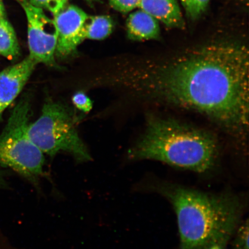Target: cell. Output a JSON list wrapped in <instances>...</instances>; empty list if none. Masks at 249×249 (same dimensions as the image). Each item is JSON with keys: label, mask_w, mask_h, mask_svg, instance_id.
Here are the masks:
<instances>
[{"label": "cell", "mask_w": 249, "mask_h": 249, "mask_svg": "<svg viewBox=\"0 0 249 249\" xmlns=\"http://www.w3.org/2000/svg\"><path fill=\"white\" fill-rule=\"evenodd\" d=\"M127 83L143 100L197 112L235 138L249 126V50L217 40L161 59L140 62Z\"/></svg>", "instance_id": "obj_1"}, {"label": "cell", "mask_w": 249, "mask_h": 249, "mask_svg": "<svg viewBox=\"0 0 249 249\" xmlns=\"http://www.w3.org/2000/svg\"><path fill=\"white\" fill-rule=\"evenodd\" d=\"M217 152V140L212 134L172 118L149 114L144 132L128 157L204 173L213 166Z\"/></svg>", "instance_id": "obj_2"}, {"label": "cell", "mask_w": 249, "mask_h": 249, "mask_svg": "<svg viewBox=\"0 0 249 249\" xmlns=\"http://www.w3.org/2000/svg\"><path fill=\"white\" fill-rule=\"evenodd\" d=\"M164 191L176 211L182 249L222 247L231 237L240 217L235 199L181 187Z\"/></svg>", "instance_id": "obj_3"}, {"label": "cell", "mask_w": 249, "mask_h": 249, "mask_svg": "<svg viewBox=\"0 0 249 249\" xmlns=\"http://www.w3.org/2000/svg\"><path fill=\"white\" fill-rule=\"evenodd\" d=\"M30 111V101L27 96L12 111L0 135V166L10 168L39 191L45 156L28 134Z\"/></svg>", "instance_id": "obj_4"}, {"label": "cell", "mask_w": 249, "mask_h": 249, "mask_svg": "<svg viewBox=\"0 0 249 249\" xmlns=\"http://www.w3.org/2000/svg\"><path fill=\"white\" fill-rule=\"evenodd\" d=\"M30 138L43 154L52 157L67 152L77 162H87L91 157L80 139L73 117L63 105L49 101L43 106L41 116L29 124Z\"/></svg>", "instance_id": "obj_5"}, {"label": "cell", "mask_w": 249, "mask_h": 249, "mask_svg": "<svg viewBox=\"0 0 249 249\" xmlns=\"http://www.w3.org/2000/svg\"><path fill=\"white\" fill-rule=\"evenodd\" d=\"M18 1L27 18L30 57L38 64L57 67L54 55L58 34L54 20L46 16L42 9L31 4L27 0Z\"/></svg>", "instance_id": "obj_6"}, {"label": "cell", "mask_w": 249, "mask_h": 249, "mask_svg": "<svg viewBox=\"0 0 249 249\" xmlns=\"http://www.w3.org/2000/svg\"><path fill=\"white\" fill-rule=\"evenodd\" d=\"M87 17L82 9L67 4L54 15L58 34L55 53L58 57L64 58L73 54L85 39V24Z\"/></svg>", "instance_id": "obj_7"}, {"label": "cell", "mask_w": 249, "mask_h": 249, "mask_svg": "<svg viewBox=\"0 0 249 249\" xmlns=\"http://www.w3.org/2000/svg\"><path fill=\"white\" fill-rule=\"evenodd\" d=\"M38 64L29 56L0 72V117L22 91Z\"/></svg>", "instance_id": "obj_8"}, {"label": "cell", "mask_w": 249, "mask_h": 249, "mask_svg": "<svg viewBox=\"0 0 249 249\" xmlns=\"http://www.w3.org/2000/svg\"><path fill=\"white\" fill-rule=\"evenodd\" d=\"M139 7L167 27H185V21L177 0H140Z\"/></svg>", "instance_id": "obj_9"}, {"label": "cell", "mask_w": 249, "mask_h": 249, "mask_svg": "<svg viewBox=\"0 0 249 249\" xmlns=\"http://www.w3.org/2000/svg\"><path fill=\"white\" fill-rule=\"evenodd\" d=\"M126 26L127 36L130 39L142 41L158 39L160 37L158 20L142 9L129 15Z\"/></svg>", "instance_id": "obj_10"}, {"label": "cell", "mask_w": 249, "mask_h": 249, "mask_svg": "<svg viewBox=\"0 0 249 249\" xmlns=\"http://www.w3.org/2000/svg\"><path fill=\"white\" fill-rule=\"evenodd\" d=\"M114 29V21L108 16L88 15L85 24V39L101 40L107 38Z\"/></svg>", "instance_id": "obj_11"}, {"label": "cell", "mask_w": 249, "mask_h": 249, "mask_svg": "<svg viewBox=\"0 0 249 249\" xmlns=\"http://www.w3.org/2000/svg\"><path fill=\"white\" fill-rule=\"evenodd\" d=\"M19 52L13 27L5 17L0 18V55L12 60L18 57Z\"/></svg>", "instance_id": "obj_12"}, {"label": "cell", "mask_w": 249, "mask_h": 249, "mask_svg": "<svg viewBox=\"0 0 249 249\" xmlns=\"http://www.w3.org/2000/svg\"><path fill=\"white\" fill-rule=\"evenodd\" d=\"M210 0H180L187 17L192 20L197 19L204 13Z\"/></svg>", "instance_id": "obj_13"}, {"label": "cell", "mask_w": 249, "mask_h": 249, "mask_svg": "<svg viewBox=\"0 0 249 249\" xmlns=\"http://www.w3.org/2000/svg\"><path fill=\"white\" fill-rule=\"evenodd\" d=\"M28 1L37 8L49 10L53 15L57 13L67 2L64 0H28Z\"/></svg>", "instance_id": "obj_14"}, {"label": "cell", "mask_w": 249, "mask_h": 249, "mask_svg": "<svg viewBox=\"0 0 249 249\" xmlns=\"http://www.w3.org/2000/svg\"><path fill=\"white\" fill-rule=\"evenodd\" d=\"M140 0H109L115 10L126 13L139 7Z\"/></svg>", "instance_id": "obj_15"}, {"label": "cell", "mask_w": 249, "mask_h": 249, "mask_svg": "<svg viewBox=\"0 0 249 249\" xmlns=\"http://www.w3.org/2000/svg\"><path fill=\"white\" fill-rule=\"evenodd\" d=\"M73 104L79 110L84 112H89L91 110L92 103L85 93L78 92L72 98Z\"/></svg>", "instance_id": "obj_16"}, {"label": "cell", "mask_w": 249, "mask_h": 249, "mask_svg": "<svg viewBox=\"0 0 249 249\" xmlns=\"http://www.w3.org/2000/svg\"><path fill=\"white\" fill-rule=\"evenodd\" d=\"M238 249H249L248 223L239 230L236 242Z\"/></svg>", "instance_id": "obj_17"}, {"label": "cell", "mask_w": 249, "mask_h": 249, "mask_svg": "<svg viewBox=\"0 0 249 249\" xmlns=\"http://www.w3.org/2000/svg\"><path fill=\"white\" fill-rule=\"evenodd\" d=\"M0 249H18L15 248L9 243L5 240V239H2V236H0Z\"/></svg>", "instance_id": "obj_18"}, {"label": "cell", "mask_w": 249, "mask_h": 249, "mask_svg": "<svg viewBox=\"0 0 249 249\" xmlns=\"http://www.w3.org/2000/svg\"><path fill=\"white\" fill-rule=\"evenodd\" d=\"M5 179L1 171L0 170V189H4L6 186Z\"/></svg>", "instance_id": "obj_19"}, {"label": "cell", "mask_w": 249, "mask_h": 249, "mask_svg": "<svg viewBox=\"0 0 249 249\" xmlns=\"http://www.w3.org/2000/svg\"><path fill=\"white\" fill-rule=\"evenodd\" d=\"M5 8L1 0H0V18L5 17Z\"/></svg>", "instance_id": "obj_20"}, {"label": "cell", "mask_w": 249, "mask_h": 249, "mask_svg": "<svg viewBox=\"0 0 249 249\" xmlns=\"http://www.w3.org/2000/svg\"><path fill=\"white\" fill-rule=\"evenodd\" d=\"M208 249H222V247H220V246H213V247H212Z\"/></svg>", "instance_id": "obj_21"}, {"label": "cell", "mask_w": 249, "mask_h": 249, "mask_svg": "<svg viewBox=\"0 0 249 249\" xmlns=\"http://www.w3.org/2000/svg\"><path fill=\"white\" fill-rule=\"evenodd\" d=\"M64 1H67V0H64ZM86 1H89V2H92L93 1H95V0H86Z\"/></svg>", "instance_id": "obj_22"}]
</instances>
